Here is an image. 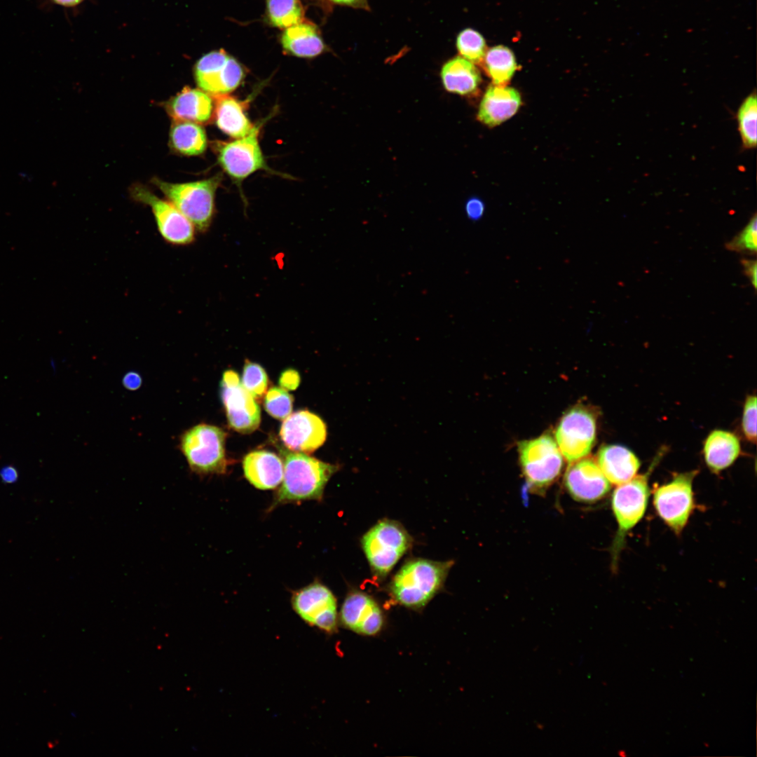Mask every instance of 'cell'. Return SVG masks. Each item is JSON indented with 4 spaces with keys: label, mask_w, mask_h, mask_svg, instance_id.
Segmentation results:
<instances>
[{
    "label": "cell",
    "mask_w": 757,
    "mask_h": 757,
    "mask_svg": "<svg viewBox=\"0 0 757 757\" xmlns=\"http://www.w3.org/2000/svg\"><path fill=\"white\" fill-rule=\"evenodd\" d=\"M221 182L220 175L205 179L172 183L158 177L152 184L174 205L200 232L206 231L214 214V198Z\"/></svg>",
    "instance_id": "3"
},
{
    "label": "cell",
    "mask_w": 757,
    "mask_h": 757,
    "mask_svg": "<svg viewBox=\"0 0 757 757\" xmlns=\"http://www.w3.org/2000/svg\"><path fill=\"white\" fill-rule=\"evenodd\" d=\"M165 107L172 121H190L200 125L209 122L213 112L211 95L200 88L188 86L172 97Z\"/></svg>",
    "instance_id": "18"
},
{
    "label": "cell",
    "mask_w": 757,
    "mask_h": 757,
    "mask_svg": "<svg viewBox=\"0 0 757 757\" xmlns=\"http://www.w3.org/2000/svg\"><path fill=\"white\" fill-rule=\"evenodd\" d=\"M266 12L270 23L278 28H287L301 22L304 11L299 0H267Z\"/></svg>",
    "instance_id": "29"
},
{
    "label": "cell",
    "mask_w": 757,
    "mask_h": 757,
    "mask_svg": "<svg viewBox=\"0 0 757 757\" xmlns=\"http://www.w3.org/2000/svg\"><path fill=\"white\" fill-rule=\"evenodd\" d=\"M697 471L679 473L653 489V503L660 518L676 534L686 526L695 507L693 484Z\"/></svg>",
    "instance_id": "8"
},
{
    "label": "cell",
    "mask_w": 757,
    "mask_h": 757,
    "mask_svg": "<svg viewBox=\"0 0 757 757\" xmlns=\"http://www.w3.org/2000/svg\"><path fill=\"white\" fill-rule=\"evenodd\" d=\"M658 460V458L655 459L646 473L636 475L630 480L618 485L613 492L611 507L618 524L612 547L613 567L617 564L627 533L644 516L650 495L648 479Z\"/></svg>",
    "instance_id": "5"
},
{
    "label": "cell",
    "mask_w": 757,
    "mask_h": 757,
    "mask_svg": "<svg viewBox=\"0 0 757 757\" xmlns=\"http://www.w3.org/2000/svg\"><path fill=\"white\" fill-rule=\"evenodd\" d=\"M241 383L256 400H259L267 391L268 378L259 364L246 360Z\"/></svg>",
    "instance_id": "31"
},
{
    "label": "cell",
    "mask_w": 757,
    "mask_h": 757,
    "mask_svg": "<svg viewBox=\"0 0 757 757\" xmlns=\"http://www.w3.org/2000/svg\"><path fill=\"white\" fill-rule=\"evenodd\" d=\"M482 61L486 72L497 86H505L517 69L512 51L501 45L489 48Z\"/></svg>",
    "instance_id": "27"
},
{
    "label": "cell",
    "mask_w": 757,
    "mask_h": 757,
    "mask_svg": "<svg viewBox=\"0 0 757 757\" xmlns=\"http://www.w3.org/2000/svg\"><path fill=\"white\" fill-rule=\"evenodd\" d=\"M412 543L410 535L398 522L383 519L362 537V545L372 571L386 577Z\"/></svg>",
    "instance_id": "6"
},
{
    "label": "cell",
    "mask_w": 757,
    "mask_h": 757,
    "mask_svg": "<svg viewBox=\"0 0 757 757\" xmlns=\"http://www.w3.org/2000/svg\"><path fill=\"white\" fill-rule=\"evenodd\" d=\"M246 102L233 97H217L214 119L218 128L233 138L248 135L254 128L246 114Z\"/></svg>",
    "instance_id": "22"
},
{
    "label": "cell",
    "mask_w": 757,
    "mask_h": 757,
    "mask_svg": "<svg viewBox=\"0 0 757 757\" xmlns=\"http://www.w3.org/2000/svg\"><path fill=\"white\" fill-rule=\"evenodd\" d=\"M281 44L287 53L300 57H313L325 49L318 29L313 24L303 21L285 29L281 36Z\"/></svg>",
    "instance_id": "25"
},
{
    "label": "cell",
    "mask_w": 757,
    "mask_h": 757,
    "mask_svg": "<svg viewBox=\"0 0 757 757\" xmlns=\"http://www.w3.org/2000/svg\"><path fill=\"white\" fill-rule=\"evenodd\" d=\"M519 453L527 488L531 491L543 492L559 477L563 458L550 435L520 442Z\"/></svg>",
    "instance_id": "7"
},
{
    "label": "cell",
    "mask_w": 757,
    "mask_h": 757,
    "mask_svg": "<svg viewBox=\"0 0 757 757\" xmlns=\"http://www.w3.org/2000/svg\"><path fill=\"white\" fill-rule=\"evenodd\" d=\"M299 381L300 378L297 371L288 369L281 374L280 384L285 389L294 390L298 386Z\"/></svg>",
    "instance_id": "36"
},
{
    "label": "cell",
    "mask_w": 757,
    "mask_h": 757,
    "mask_svg": "<svg viewBox=\"0 0 757 757\" xmlns=\"http://www.w3.org/2000/svg\"><path fill=\"white\" fill-rule=\"evenodd\" d=\"M757 217L755 213L744 229L729 241L725 247L737 252L755 253L757 247Z\"/></svg>",
    "instance_id": "33"
},
{
    "label": "cell",
    "mask_w": 757,
    "mask_h": 757,
    "mask_svg": "<svg viewBox=\"0 0 757 757\" xmlns=\"http://www.w3.org/2000/svg\"><path fill=\"white\" fill-rule=\"evenodd\" d=\"M742 430L746 438L756 442V397L748 396L744 406L742 421Z\"/></svg>",
    "instance_id": "34"
},
{
    "label": "cell",
    "mask_w": 757,
    "mask_h": 757,
    "mask_svg": "<svg viewBox=\"0 0 757 757\" xmlns=\"http://www.w3.org/2000/svg\"><path fill=\"white\" fill-rule=\"evenodd\" d=\"M280 436L290 451L311 453L326 440L327 428L319 416L308 411L301 410L285 418Z\"/></svg>",
    "instance_id": "15"
},
{
    "label": "cell",
    "mask_w": 757,
    "mask_h": 757,
    "mask_svg": "<svg viewBox=\"0 0 757 757\" xmlns=\"http://www.w3.org/2000/svg\"><path fill=\"white\" fill-rule=\"evenodd\" d=\"M260 125L247 136L217 145V159L224 171L240 182L258 170L270 171L259 142Z\"/></svg>",
    "instance_id": "13"
},
{
    "label": "cell",
    "mask_w": 757,
    "mask_h": 757,
    "mask_svg": "<svg viewBox=\"0 0 757 757\" xmlns=\"http://www.w3.org/2000/svg\"><path fill=\"white\" fill-rule=\"evenodd\" d=\"M456 43L461 56L472 63L482 62L486 52L484 37L472 28L462 30L457 36Z\"/></svg>",
    "instance_id": "30"
},
{
    "label": "cell",
    "mask_w": 757,
    "mask_h": 757,
    "mask_svg": "<svg viewBox=\"0 0 757 757\" xmlns=\"http://www.w3.org/2000/svg\"><path fill=\"white\" fill-rule=\"evenodd\" d=\"M245 75L241 64L223 49L204 55L194 67L195 79L199 88L216 97L236 90Z\"/></svg>",
    "instance_id": "10"
},
{
    "label": "cell",
    "mask_w": 757,
    "mask_h": 757,
    "mask_svg": "<svg viewBox=\"0 0 757 757\" xmlns=\"http://www.w3.org/2000/svg\"><path fill=\"white\" fill-rule=\"evenodd\" d=\"M245 478L255 488L274 489L282 480V460L273 452L257 450L247 453L243 461Z\"/></svg>",
    "instance_id": "19"
},
{
    "label": "cell",
    "mask_w": 757,
    "mask_h": 757,
    "mask_svg": "<svg viewBox=\"0 0 757 757\" xmlns=\"http://www.w3.org/2000/svg\"><path fill=\"white\" fill-rule=\"evenodd\" d=\"M123 386L129 390L139 389L142 383L141 376L135 371H128L123 378Z\"/></svg>",
    "instance_id": "37"
},
{
    "label": "cell",
    "mask_w": 757,
    "mask_h": 757,
    "mask_svg": "<svg viewBox=\"0 0 757 757\" xmlns=\"http://www.w3.org/2000/svg\"><path fill=\"white\" fill-rule=\"evenodd\" d=\"M465 210L467 217L471 221H476L482 218L485 205L479 198L472 197L466 201Z\"/></svg>",
    "instance_id": "35"
},
{
    "label": "cell",
    "mask_w": 757,
    "mask_h": 757,
    "mask_svg": "<svg viewBox=\"0 0 757 757\" xmlns=\"http://www.w3.org/2000/svg\"><path fill=\"white\" fill-rule=\"evenodd\" d=\"M597 463L608 482L622 484L637 475L641 463L629 449L615 444L602 446L597 455Z\"/></svg>",
    "instance_id": "21"
},
{
    "label": "cell",
    "mask_w": 757,
    "mask_h": 757,
    "mask_svg": "<svg viewBox=\"0 0 757 757\" xmlns=\"http://www.w3.org/2000/svg\"><path fill=\"white\" fill-rule=\"evenodd\" d=\"M564 484L572 498L582 503L598 501L611 489L597 462L590 458L572 462L565 473Z\"/></svg>",
    "instance_id": "17"
},
{
    "label": "cell",
    "mask_w": 757,
    "mask_h": 757,
    "mask_svg": "<svg viewBox=\"0 0 757 757\" xmlns=\"http://www.w3.org/2000/svg\"><path fill=\"white\" fill-rule=\"evenodd\" d=\"M0 477L4 483L11 484L17 481L18 473L13 465H6L0 471Z\"/></svg>",
    "instance_id": "39"
},
{
    "label": "cell",
    "mask_w": 757,
    "mask_h": 757,
    "mask_svg": "<svg viewBox=\"0 0 757 757\" xmlns=\"http://www.w3.org/2000/svg\"><path fill=\"white\" fill-rule=\"evenodd\" d=\"M596 421L588 409L576 407L561 418L555 432L556 443L563 456L572 463L586 456L592 449Z\"/></svg>",
    "instance_id": "12"
},
{
    "label": "cell",
    "mask_w": 757,
    "mask_h": 757,
    "mask_svg": "<svg viewBox=\"0 0 757 757\" xmlns=\"http://www.w3.org/2000/svg\"><path fill=\"white\" fill-rule=\"evenodd\" d=\"M169 144L179 154L187 156L202 154L207 146L205 129L190 121H173L169 133Z\"/></svg>",
    "instance_id": "26"
},
{
    "label": "cell",
    "mask_w": 757,
    "mask_h": 757,
    "mask_svg": "<svg viewBox=\"0 0 757 757\" xmlns=\"http://www.w3.org/2000/svg\"><path fill=\"white\" fill-rule=\"evenodd\" d=\"M740 451L737 436L722 430L712 431L707 436L703 448L706 464L715 473L730 466L739 456Z\"/></svg>",
    "instance_id": "23"
},
{
    "label": "cell",
    "mask_w": 757,
    "mask_h": 757,
    "mask_svg": "<svg viewBox=\"0 0 757 757\" xmlns=\"http://www.w3.org/2000/svg\"><path fill=\"white\" fill-rule=\"evenodd\" d=\"M332 2L342 6H350L355 8L369 10L367 0H331Z\"/></svg>",
    "instance_id": "40"
},
{
    "label": "cell",
    "mask_w": 757,
    "mask_h": 757,
    "mask_svg": "<svg viewBox=\"0 0 757 757\" xmlns=\"http://www.w3.org/2000/svg\"><path fill=\"white\" fill-rule=\"evenodd\" d=\"M55 3L64 6H74L80 4L83 0H52Z\"/></svg>",
    "instance_id": "41"
},
{
    "label": "cell",
    "mask_w": 757,
    "mask_h": 757,
    "mask_svg": "<svg viewBox=\"0 0 757 757\" xmlns=\"http://www.w3.org/2000/svg\"><path fill=\"white\" fill-rule=\"evenodd\" d=\"M342 626L362 636L378 634L383 629L384 616L376 601L370 596L353 591L346 596L339 616Z\"/></svg>",
    "instance_id": "16"
},
{
    "label": "cell",
    "mask_w": 757,
    "mask_h": 757,
    "mask_svg": "<svg viewBox=\"0 0 757 757\" xmlns=\"http://www.w3.org/2000/svg\"><path fill=\"white\" fill-rule=\"evenodd\" d=\"M440 76L446 91L461 95L475 93L481 83L480 73L475 64L461 56L445 62Z\"/></svg>",
    "instance_id": "24"
},
{
    "label": "cell",
    "mask_w": 757,
    "mask_h": 757,
    "mask_svg": "<svg viewBox=\"0 0 757 757\" xmlns=\"http://www.w3.org/2000/svg\"><path fill=\"white\" fill-rule=\"evenodd\" d=\"M292 607L307 625L327 634L337 632L339 615L336 599L320 582H313L293 593Z\"/></svg>",
    "instance_id": "11"
},
{
    "label": "cell",
    "mask_w": 757,
    "mask_h": 757,
    "mask_svg": "<svg viewBox=\"0 0 757 757\" xmlns=\"http://www.w3.org/2000/svg\"><path fill=\"white\" fill-rule=\"evenodd\" d=\"M453 562L414 559L406 562L390 585L393 599L413 610L425 607L442 589Z\"/></svg>",
    "instance_id": "2"
},
{
    "label": "cell",
    "mask_w": 757,
    "mask_h": 757,
    "mask_svg": "<svg viewBox=\"0 0 757 757\" xmlns=\"http://www.w3.org/2000/svg\"><path fill=\"white\" fill-rule=\"evenodd\" d=\"M129 193L133 200L151 209L157 229L165 242L175 246H184L194 241L195 226L166 198L157 196L141 183L132 184Z\"/></svg>",
    "instance_id": "9"
},
{
    "label": "cell",
    "mask_w": 757,
    "mask_h": 757,
    "mask_svg": "<svg viewBox=\"0 0 757 757\" xmlns=\"http://www.w3.org/2000/svg\"><path fill=\"white\" fill-rule=\"evenodd\" d=\"M292 403V396L282 387H272L265 394L264 408L277 419H285L291 414Z\"/></svg>",
    "instance_id": "32"
},
{
    "label": "cell",
    "mask_w": 757,
    "mask_h": 757,
    "mask_svg": "<svg viewBox=\"0 0 757 757\" xmlns=\"http://www.w3.org/2000/svg\"><path fill=\"white\" fill-rule=\"evenodd\" d=\"M521 103L517 90L505 86H491L481 101L477 118L488 126L498 125L512 117Z\"/></svg>",
    "instance_id": "20"
},
{
    "label": "cell",
    "mask_w": 757,
    "mask_h": 757,
    "mask_svg": "<svg viewBox=\"0 0 757 757\" xmlns=\"http://www.w3.org/2000/svg\"><path fill=\"white\" fill-rule=\"evenodd\" d=\"M220 386L230 427L244 434L257 430L261 421L260 408L256 400L243 386L238 374L233 370L226 371Z\"/></svg>",
    "instance_id": "14"
},
{
    "label": "cell",
    "mask_w": 757,
    "mask_h": 757,
    "mask_svg": "<svg viewBox=\"0 0 757 757\" xmlns=\"http://www.w3.org/2000/svg\"><path fill=\"white\" fill-rule=\"evenodd\" d=\"M736 118L742 146L753 149L757 143V99L756 90L750 93L737 109Z\"/></svg>",
    "instance_id": "28"
},
{
    "label": "cell",
    "mask_w": 757,
    "mask_h": 757,
    "mask_svg": "<svg viewBox=\"0 0 757 757\" xmlns=\"http://www.w3.org/2000/svg\"><path fill=\"white\" fill-rule=\"evenodd\" d=\"M742 264L744 266L745 274L749 278L753 287L756 288V261L755 260L743 259L742 260Z\"/></svg>",
    "instance_id": "38"
},
{
    "label": "cell",
    "mask_w": 757,
    "mask_h": 757,
    "mask_svg": "<svg viewBox=\"0 0 757 757\" xmlns=\"http://www.w3.org/2000/svg\"><path fill=\"white\" fill-rule=\"evenodd\" d=\"M283 477L270 510L276 507L306 500H320L326 484L339 470L336 465L325 463L303 453L281 451Z\"/></svg>",
    "instance_id": "1"
},
{
    "label": "cell",
    "mask_w": 757,
    "mask_h": 757,
    "mask_svg": "<svg viewBox=\"0 0 757 757\" xmlns=\"http://www.w3.org/2000/svg\"><path fill=\"white\" fill-rule=\"evenodd\" d=\"M226 437L221 428L203 423L185 430L179 448L190 470L199 475L224 474L228 466Z\"/></svg>",
    "instance_id": "4"
}]
</instances>
